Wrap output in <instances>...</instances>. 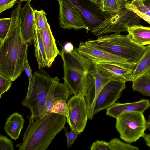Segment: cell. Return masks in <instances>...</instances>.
I'll return each mask as SVG.
<instances>
[{"label":"cell","instance_id":"2e32d148","mask_svg":"<svg viewBox=\"0 0 150 150\" xmlns=\"http://www.w3.org/2000/svg\"><path fill=\"white\" fill-rule=\"evenodd\" d=\"M103 69L111 73L116 80L125 83L131 81L133 71L136 64H125L114 62H99L96 63Z\"/></svg>","mask_w":150,"mask_h":150},{"label":"cell","instance_id":"4316f807","mask_svg":"<svg viewBox=\"0 0 150 150\" xmlns=\"http://www.w3.org/2000/svg\"><path fill=\"white\" fill-rule=\"evenodd\" d=\"M67 100L62 99L57 101L54 104L51 113L58 114L65 116H68V108L67 104Z\"/></svg>","mask_w":150,"mask_h":150},{"label":"cell","instance_id":"ee69618b","mask_svg":"<svg viewBox=\"0 0 150 150\" xmlns=\"http://www.w3.org/2000/svg\"><path fill=\"white\" fill-rule=\"evenodd\" d=\"M147 74H148V75L150 76V71L148 72Z\"/></svg>","mask_w":150,"mask_h":150},{"label":"cell","instance_id":"3957f363","mask_svg":"<svg viewBox=\"0 0 150 150\" xmlns=\"http://www.w3.org/2000/svg\"><path fill=\"white\" fill-rule=\"evenodd\" d=\"M66 117L51 113L43 117L29 119L22 141L16 145L19 150H45L65 127Z\"/></svg>","mask_w":150,"mask_h":150},{"label":"cell","instance_id":"d4e9b609","mask_svg":"<svg viewBox=\"0 0 150 150\" xmlns=\"http://www.w3.org/2000/svg\"><path fill=\"white\" fill-rule=\"evenodd\" d=\"M111 150H139L137 147L129 143H125L117 138H114L109 142Z\"/></svg>","mask_w":150,"mask_h":150},{"label":"cell","instance_id":"f546056e","mask_svg":"<svg viewBox=\"0 0 150 150\" xmlns=\"http://www.w3.org/2000/svg\"><path fill=\"white\" fill-rule=\"evenodd\" d=\"M14 146L12 141L6 137L0 135V150H14Z\"/></svg>","mask_w":150,"mask_h":150},{"label":"cell","instance_id":"4dcf8cb0","mask_svg":"<svg viewBox=\"0 0 150 150\" xmlns=\"http://www.w3.org/2000/svg\"><path fill=\"white\" fill-rule=\"evenodd\" d=\"M131 2L139 11L150 16V10L144 5L143 0H132Z\"/></svg>","mask_w":150,"mask_h":150},{"label":"cell","instance_id":"30bf717a","mask_svg":"<svg viewBox=\"0 0 150 150\" xmlns=\"http://www.w3.org/2000/svg\"><path fill=\"white\" fill-rule=\"evenodd\" d=\"M126 87L125 83L119 80L112 81L107 83L98 96L94 108V114L114 103Z\"/></svg>","mask_w":150,"mask_h":150},{"label":"cell","instance_id":"e0dca14e","mask_svg":"<svg viewBox=\"0 0 150 150\" xmlns=\"http://www.w3.org/2000/svg\"><path fill=\"white\" fill-rule=\"evenodd\" d=\"M115 80L116 79L111 73L96 64L94 86L86 96L88 101L91 104H95L98 94L103 87L109 82Z\"/></svg>","mask_w":150,"mask_h":150},{"label":"cell","instance_id":"44dd1931","mask_svg":"<svg viewBox=\"0 0 150 150\" xmlns=\"http://www.w3.org/2000/svg\"><path fill=\"white\" fill-rule=\"evenodd\" d=\"M35 53L39 69L48 67L49 62L39 30L35 25L33 37Z\"/></svg>","mask_w":150,"mask_h":150},{"label":"cell","instance_id":"b9f144b4","mask_svg":"<svg viewBox=\"0 0 150 150\" xmlns=\"http://www.w3.org/2000/svg\"><path fill=\"white\" fill-rule=\"evenodd\" d=\"M20 0V2H22L24 1L30 2L32 0Z\"/></svg>","mask_w":150,"mask_h":150},{"label":"cell","instance_id":"ffe728a7","mask_svg":"<svg viewBox=\"0 0 150 150\" xmlns=\"http://www.w3.org/2000/svg\"><path fill=\"white\" fill-rule=\"evenodd\" d=\"M128 36L132 42L141 46L150 45V27L137 25L128 28Z\"/></svg>","mask_w":150,"mask_h":150},{"label":"cell","instance_id":"8fae6325","mask_svg":"<svg viewBox=\"0 0 150 150\" xmlns=\"http://www.w3.org/2000/svg\"><path fill=\"white\" fill-rule=\"evenodd\" d=\"M59 6V20L60 26L64 29L78 30L87 27L79 11L73 6L62 0H57Z\"/></svg>","mask_w":150,"mask_h":150},{"label":"cell","instance_id":"6da1fadb","mask_svg":"<svg viewBox=\"0 0 150 150\" xmlns=\"http://www.w3.org/2000/svg\"><path fill=\"white\" fill-rule=\"evenodd\" d=\"M21 3L11 14L8 33L0 42V74L15 81L25 70L28 44L23 40L20 30V16Z\"/></svg>","mask_w":150,"mask_h":150},{"label":"cell","instance_id":"d6a6232c","mask_svg":"<svg viewBox=\"0 0 150 150\" xmlns=\"http://www.w3.org/2000/svg\"><path fill=\"white\" fill-rule=\"evenodd\" d=\"M131 0H126V6L128 9L132 10L137 14L141 18L150 24V16L139 12L131 3Z\"/></svg>","mask_w":150,"mask_h":150},{"label":"cell","instance_id":"8d00e7d4","mask_svg":"<svg viewBox=\"0 0 150 150\" xmlns=\"http://www.w3.org/2000/svg\"><path fill=\"white\" fill-rule=\"evenodd\" d=\"M64 50L67 52H70L74 49L73 44L71 42H67L64 45Z\"/></svg>","mask_w":150,"mask_h":150},{"label":"cell","instance_id":"ab89813d","mask_svg":"<svg viewBox=\"0 0 150 150\" xmlns=\"http://www.w3.org/2000/svg\"><path fill=\"white\" fill-rule=\"evenodd\" d=\"M144 5L150 10V0H143Z\"/></svg>","mask_w":150,"mask_h":150},{"label":"cell","instance_id":"ac0fdd59","mask_svg":"<svg viewBox=\"0 0 150 150\" xmlns=\"http://www.w3.org/2000/svg\"><path fill=\"white\" fill-rule=\"evenodd\" d=\"M49 62L48 67L51 66L56 57L59 55L55 39L48 23L43 29L39 30Z\"/></svg>","mask_w":150,"mask_h":150},{"label":"cell","instance_id":"d590c367","mask_svg":"<svg viewBox=\"0 0 150 150\" xmlns=\"http://www.w3.org/2000/svg\"><path fill=\"white\" fill-rule=\"evenodd\" d=\"M24 69L26 74L29 79L32 77L33 75L32 70L29 65L28 59L26 60L25 63Z\"/></svg>","mask_w":150,"mask_h":150},{"label":"cell","instance_id":"52a82bcc","mask_svg":"<svg viewBox=\"0 0 150 150\" xmlns=\"http://www.w3.org/2000/svg\"><path fill=\"white\" fill-rule=\"evenodd\" d=\"M116 128L121 138L129 143L136 142L144 133L147 121L143 113L132 112L122 113L116 119Z\"/></svg>","mask_w":150,"mask_h":150},{"label":"cell","instance_id":"cb8c5ba5","mask_svg":"<svg viewBox=\"0 0 150 150\" xmlns=\"http://www.w3.org/2000/svg\"><path fill=\"white\" fill-rule=\"evenodd\" d=\"M123 2L124 0H103L100 10L108 15L114 14L119 11Z\"/></svg>","mask_w":150,"mask_h":150},{"label":"cell","instance_id":"e575fe53","mask_svg":"<svg viewBox=\"0 0 150 150\" xmlns=\"http://www.w3.org/2000/svg\"><path fill=\"white\" fill-rule=\"evenodd\" d=\"M18 0H0V13L12 8Z\"/></svg>","mask_w":150,"mask_h":150},{"label":"cell","instance_id":"ba28073f","mask_svg":"<svg viewBox=\"0 0 150 150\" xmlns=\"http://www.w3.org/2000/svg\"><path fill=\"white\" fill-rule=\"evenodd\" d=\"M68 108L67 122L71 130L81 134L84 130L88 119L85 97L74 96L67 102Z\"/></svg>","mask_w":150,"mask_h":150},{"label":"cell","instance_id":"f35d334b","mask_svg":"<svg viewBox=\"0 0 150 150\" xmlns=\"http://www.w3.org/2000/svg\"><path fill=\"white\" fill-rule=\"evenodd\" d=\"M91 2L96 5L100 10L103 0H90Z\"/></svg>","mask_w":150,"mask_h":150},{"label":"cell","instance_id":"f1b7e54d","mask_svg":"<svg viewBox=\"0 0 150 150\" xmlns=\"http://www.w3.org/2000/svg\"><path fill=\"white\" fill-rule=\"evenodd\" d=\"M12 81L11 79L0 74V98L4 93L9 89Z\"/></svg>","mask_w":150,"mask_h":150},{"label":"cell","instance_id":"484cf974","mask_svg":"<svg viewBox=\"0 0 150 150\" xmlns=\"http://www.w3.org/2000/svg\"><path fill=\"white\" fill-rule=\"evenodd\" d=\"M33 15L35 25L39 30L43 29L47 24L46 13L43 10H33Z\"/></svg>","mask_w":150,"mask_h":150},{"label":"cell","instance_id":"836d02e7","mask_svg":"<svg viewBox=\"0 0 150 150\" xmlns=\"http://www.w3.org/2000/svg\"><path fill=\"white\" fill-rule=\"evenodd\" d=\"M64 129L65 131V135L67 139V147L69 148L71 146L74 141L80 134L75 131L71 130V131L69 132L65 128Z\"/></svg>","mask_w":150,"mask_h":150},{"label":"cell","instance_id":"603a6c76","mask_svg":"<svg viewBox=\"0 0 150 150\" xmlns=\"http://www.w3.org/2000/svg\"><path fill=\"white\" fill-rule=\"evenodd\" d=\"M132 88L144 96H150V76L146 74L139 77L133 81Z\"/></svg>","mask_w":150,"mask_h":150},{"label":"cell","instance_id":"277c9868","mask_svg":"<svg viewBox=\"0 0 150 150\" xmlns=\"http://www.w3.org/2000/svg\"><path fill=\"white\" fill-rule=\"evenodd\" d=\"M85 43L135 64H137L146 49V46H139L132 42L128 35H121L119 33L100 35L96 39H90Z\"/></svg>","mask_w":150,"mask_h":150},{"label":"cell","instance_id":"9a60e30c","mask_svg":"<svg viewBox=\"0 0 150 150\" xmlns=\"http://www.w3.org/2000/svg\"><path fill=\"white\" fill-rule=\"evenodd\" d=\"M150 107V102L147 99H142L132 103H115L106 109V114L116 119L120 115L124 113L132 112L143 113Z\"/></svg>","mask_w":150,"mask_h":150},{"label":"cell","instance_id":"5bb4252c","mask_svg":"<svg viewBox=\"0 0 150 150\" xmlns=\"http://www.w3.org/2000/svg\"><path fill=\"white\" fill-rule=\"evenodd\" d=\"M72 94L64 82L60 83L57 77L54 78L45 102V108L47 115L51 113L54 104L57 101L62 99L67 100L70 95Z\"/></svg>","mask_w":150,"mask_h":150},{"label":"cell","instance_id":"1f68e13d","mask_svg":"<svg viewBox=\"0 0 150 150\" xmlns=\"http://www.w3.org/2000/svg\"><path fill=\"white\" fill-rule=\"evenodd\" d=\"M91 150H111L108 142L97 140L93 142L90 148Z\"/></svg>","mask_w":150,"mask_h":150},{"label":"cell","instance_id":"60d3db41","mask_svg":"<svg viewBox=\"0 0 150 150\" xmlns=\"http://www.w3.org/2000/svg\"><path fill=\"white\" fill-rule=\"evenodd\" d=\"M146 126L147 128L150 131V122H148L147 121Z\"/></svg>","mask_w":150,"mask_h":150},{"label":"cell","instance_id":"9c48e42d","mask_svg":"<svg viewBox=\"0 0 150 150\" xmlns=\"http://www.w3.org/2000/svg\"><path fill=\"white\" fill-rule=\"evenodd\" d=\"M73 6L80 12L85 22L87 32L91 31L100 25L106 17L100 12L99 8L88 0H62Z\"/></svg>","mask_w":150,"mask_h":150},{"label":"cell","instance_id":"4fadbf2b","mask_svg":"<svg viewBox=\"0 0 150 150\" xmlns=\"http://www.w3.org/2000/svg\"><path fill=\"white\" fill-rule=\"evenodd\" d=\"M30 2L27 1L21 8L20 16L21 35L24 41L28 45L33 39L35 28L33 9Z\"/></svg>","mask_w":150,"mask_h":150},{"label":"cell","instance_id":"83f0119b","mask_svg":"<svg viewBox=\"0 0 150 150\" xmlns=\"http://www.w3.org/2000/svg\"><path fill=\"white\" fill-rule=\"evenodd\" d=\"M11 22V18L0 19V42L6 37L9 29Z\"/></svg>","mask_w":150,"mask_h":150},{"label":"cell","instance_id":"7402d4cb","mask_svg":"<svg viewBox=\"0 0 150 150\" xmlns=\"http://www.w3.org/2000/svg\"><path fill=\"white\" fill-rule=\"evenodd\" d=\"M150 71V45L146 46L144 54L138 62L132 74L131 81H133Z\"/></svg>","mask_w":150,"mask_h":150},{"label":"cell","instance_id":"7bdbcfd3","mask_svg":"<svg viewBox=\"0 0 150 150\" xmlns=\"http://www.w3.org/2000/svg\"><path fill=\"white\" fill-rule=\"evenodd\" d=\"M147 122H150V115H149L148 116V120Z\"/></svg>","mask_w":150,"mask_h":150},{"label":"cell","instance_id":"d6986e66","mask_svg":"<svg viewBox=\"0 0 150 150\" xmlns=\"http://www.w3.org/2000/svg\"><path fill=\"white\" fill-rule=\"evenodd\" d=\"M24 122L22 115L14 113L7 118L4 126V130L11 138L16 140L19 137Z\"/></svg>","mask_w":150,"mask_h":150},{"label":"cell","instance_id":"8992f818","mask_svg":"<svg viewBox=\"0 0 150 150\" xmlns=\"http://www.w3.org/2000/svg\"><path fill=\"white\" fill-rule=\"evenodd\" d=\"M126 0H124L119 11L113 15H108L100 25L91 32L96 36L112 32L128 31L129 28L140 25L141 18L136 13L126 7Z\"/></svg>","mask_w":150,"mask_h":150},{"label":"cell","instance_id":"74e56055","mask_svg":"<svg viewBox=\"0 0 150 150\" xmlns=\"http://www.w3.org/2000/svg\"><path fill=\"white\" fill-rule=\"evenodd\" d=\"M142 137L144 139L147 146L150 147V134L144 133Z\"/></svg>","mask_w":150,"mask_h":150},{"label":"cell","instance_id":"7a4b0ae2","mask_svg":"<svg viewBox=\"0 0 150 150\" xmlns=\"http://www.w3.org/2000/svg\"><path fill=\"white\" fill-rule=\"evenodd\" d=\"M59 55L63 62L64 83L74 96L85 97L94 85L96 63L81 54L77 48L70 52L63 48Z\"/></svg>","mask_w":150,"mask_h":150},{"label":"cell","instance_id":"5b68a950","mask_svg":"<svg viewBox=\"0 0 150 150\" xmlns=\"http://www.w3.org/2000/svg\"><path fill=\"white\" fill-rule=\"evenodd\" d=\"M29 80L27 94L21 103L30 110V119L42 118L47 115L45 103L54 78L45 71L35 72Z\"/></svg>","mask_w":150,"mask_h":150},{"label":"cell","instance_id":"7c38bea8","mask_svg":"<svg viewBox=\"0 0 150 150\" xmlns=\"http://www.w3.org/2000/svg\"><path fill=\"white\" fill-rule=\"evenodd\" d=\"M81 54L96 63L99 62H114L125 64H133L125 59L100 49L81 42L77 48Z\"/></svg>","mask_w":150,"mask_h":150}]
</instances>
